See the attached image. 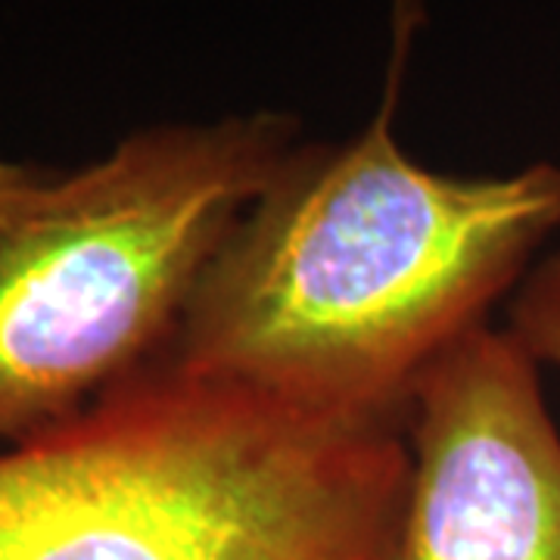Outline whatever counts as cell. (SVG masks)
Returning <instances> with one entry per match:
<instances>
[{"mask_svg": "<svg viewBox=\"0 0 560 560\" xmlns=\"http://www.w3.org/2000/svg\"><path fill=\"white\" fill-rule=\"evenodd\" d=\"M423 13L399 7L381 103L302 140L202 271L156 359L318 418L405 423L418 381L560 234V165L460 178L401 147Z\"/></svg>", "mask_w": 560, "mask_h": 560, "instance_id": "cell-1", "label": "cell"}, {"mask_svg": "<svg viewBox=\"0 0 560 560\" xmlns=\"http://www.w3.org/2000/svg\"><path fill=\"white\" fill-rule=\"evenodd\" d=\"M405 423L296 411L153 359L0 448V560H383Z\"/></svg>", "mask_w": 560, "mask_h": 560, "instance_id": "cell-2", "label": "cell"}, {"mask_svg": "<svg viewBox=\"0 0 560 560\" xmlns=\"http://www.w3.org/2000/svg\"><path fill=\"white\" fill-rule=\"evenodd\" d=\"M302 143L278 109L131 131L72 168L0 153V442L75 418L168 346L202 271Z\"/></svg>", "mask_w": 560, "mask_h": 560, "instance_id": "cell-3", "label": "cell"}, {"mask_svg": "<svg viewBox=\"0 0 560 560\" xmlns=\"http://www.w3.org/2000/svg\"><path fill=\"white\" fill-rule=\"evenodd\" d=\"M408 480L383 560H560V430L539 364L482 324L405 411Z\"/></svg>", "mask_w": 560, "mask_h": 560, "instance_id": "cell-4", "label": "cell"}, {"mask_svg": "<svg viewBox=\"0 0 560 560\" xmlns=\"http://www.w3.org/2000/svg\"><path fill=\"white\" fill-rule=\"evenodd\" d=\"M508 334L539 368H560V249L536 261L514 290Z\"/></svg>", "mask_w": 560, "mask_h": 560, "instance_id": "cell-5", "label": "cell"}]
</instances>
